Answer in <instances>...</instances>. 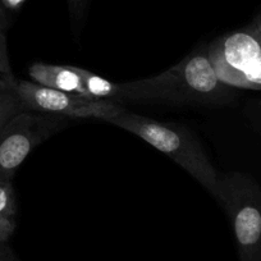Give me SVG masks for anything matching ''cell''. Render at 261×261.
<instances>
[{
    "mask_svg": "<svg viewBox=\"0 0 261 261\" xmlns=\"http://www.w3.org/2000/svg\"><path fill=\"white\" fill-rule=\"evenodd\" d=\"M233 97L232 87L219 80L207 45H204L160 74L117 84L114 102L215 107L232 101Z\"/></svg>",
    "mask_w": 261,
    "mask_h": 261,
    "instance_id": "1",
    "label": "cell"
},
{
    "mask_svg": "<svg viewBox=\"0 0 261 261\" xmlns=\"http://www.w3.org/2000/svg\"><path fill=\"white\" fill-rule=\"evenodd\" d=\"M105 122L136 135L154 146L183 168L210 195H214L220 172L215 169L199 140L187 128L177 123L144 117L125 108Z\"/></svg>",
    "mask_w": 261,
    "mask_h": 261,
    "instance_id": "2",
    "label": "cell"
},
{
    "mask_svg": "<svg viewBox=\"0 0 261 261\" xmlns=\"http://www.w3.org/2000/svg\"><path fill=\"white\" fill-rule=\"evenodd\" d=\"M229 218L240 261H261V187L242 172L219 173L213 195Z\"/></svg>",
    "mask_w": 261,
    "mask_h": 261,
    "instance_id": "3",
    "label": "cell"
},
{
    "mask_svg": "<svg viewBox=\"0 0 261 261\" xmlns=\"http://www.w3.org/2000/svg\"><path fill=\"white\" fill-rule=\"evenodd\" d=\"M207 53L223 84L261 91V40L250 27L217 37L207 45Z\"/></svg>",
    "mask_w": 261,
    "mask_h": 261,
    "instance_id": "4",
    "label": "cell"
},
{
    "mask_svg": "<svg viewBox=\"0 0 261 261\" xmlns=\"http://www.w3.org/2000/svg\"><path fill=\"white\" fill-rule=\"evenodd\" d=\"M68 125V118L22 110L0 129V179L13 180L26 158L39 145Z\"/></svg>",
    "mask_w": 261,
    "mask_h": 261,
    "instance_id": "5",
    "label": "cell"
},
{
    "mask_svg": "<svg viewBox=\"0 0 261 261\" xmlns=\"http://www.w3.org/2000/svg\"><path fill=\"white\" fill-rule=\"evenodd\" d=\"M14 89L23 110L31 112L62 115L65 118H97L105 122L123 109L122 105L109 100H99L50 89L31 80H16Z\"/></svg>",
    "mask_w": 261,
    "mask_h": 261,
    "instance_id": "6",
    "label": "cell"
},
{
    "mask_svg": "<svg viewBox=\"0 0 261 261\" xmlns=\"http://www.w3.org/2000/svg\"><path fill=\"white\" fill-rule=\"evenodd\" d=\"M29 77L32 82H36L41 86L86 96L81 76L73 65H57L36 62L30 65Z\"/></svg>",
    "mask_w": 261,
    "mask_h": 261,
    "instance_id": "7",
    "label": "cell"
},
{
    "mask_svg": "<svg viewBox=\"0 0 261 261\" xmlns=\"http://www.w3.org/2000/svg\"><path fill=\"white\" fill-rule=\"evenodd\" d=\"M76 68L81 76L86 96L99 100H109L114 102L115 95H117V84L102 79L85 68H80V67H76Z\"/></svg>",
    "mask_w": 261,
    "mask_h": 261,
    "instance_id": "8",
    "label": "cell"
},
{
    "mask_svg": "<svg viewBox=\"0 0 261 261\" xmlns=\"http://www.w3.org/2000/svg\"><path fill=\"white\" fill-rule=\"evenodd\" d=\"M16 77L0 80V129L16 114L23 110L21 101L17 96L14 84Z\"/></svg>",
    "mask_w": 261,
    "mask_h": 261,
    "instance_id": "9",
    "label": "cell"
},
{
    "mask_svg": "<svg viewBox=\"0 0 261 261\" xmlns=\"http://www.w3.org/2000/svg\"><path fill=\"white\" fill-rule=\"evenodd\" d=\"M17 215V199L12 180L0 179V219L14 220Z\"/></svg>",
    "mask_w": 261,
    "mask_h": 261,
    "instance_id": "10",
    "label": "cell"
},
{
    "mask_svg": "<svg viewBox=\"0 0 261 261\" xmlns=\"http://www.w3.org/2000/svg\"><path fill=\"white\" fill-rule=\"evenodd\" d=\"M12 77H14V74L9 60L7 35L6 32L0 31V80L12 79Z\"/></svg>",
    "mask_w": 261,
    "mask_h": 261,
    "instance_id": "11",
    "label": "cell"
},
{
    "mask_svg": "<svg viewBox=\"0 0 261 261\" xmlns=\"http://www.w3.org/2000/svg\"><path fill=\"white\" fill-rule=\"evenodd\" d=\"M67 3H68V9L72 21H73V23L77 27H81L82 22H84L85 17H86L90 0H67Z\"/></svg>",
    "mask_w": 261,
    "mask_h": 261,
    "instance_id": "12",
    "label": "cell"
},
{
    "mask_svg": "<svg viewBox=\"0 0 261 261\" xmlns=\"http://www.w3.org/2000/svg\"><path fill=\"white\" fill-rule=\"evenodd\" d=\"M16 227H17V222H14V220L0 219V241L8 242L9 238L13 236L14 230H16Z\"/></svg>",
    "mask_w": 261,
    "mask_h": 261,
    "instance_id": "13",
    "label": "cell"
},
{
    "mask_svg": "<svg viewBox=\"0 0 261 261\" xmlns=\"http://www.w3.org/2000/svg\"><path fill=\"white\" fill-rule=\"evenodd\" d=\"M0 261H19L16 253L8 246V242L0 241Z\"/></svg>",
    "mask_w": 261,
    "mask_h": 261,
    "instance_id": "14",
    "label": "cell"
},
{
    "mask_svg": "<svg viewBox=\"0 0 261 261\" xmlns=\"http://www.w3.org/2000/svg\"><path fill=\"white\" fill-rule=\"evenodd\" d=\"M9 12L4 7L3 2L0 0V31L7 32V29L9 26Z\"/></svg>",
    "mask_w": 261,
    "mask_h": 261,
    "instance_id": "15",
    "label": "cell"
},
{
    "mask_svg": "<svg viewBox=\"0 0 261 261\" xmlns=\"http://www.w3.org/2000/svg\"><path fill=\"white\" fill-rule=\"evenodd\" d=\"M8 12H17L22 8L26 0H2Z\"/></svg>",
    "mask_w": 261,
    "mask_h": 261,
    "instance_id": "16",
    "label": "cell"
},
{
    "mask_svg": "<svg viewBox=\"0 0 261 261\" xmlns=\"http://www.w3.org/2000/svg\"><path fill=\"white\" fill-rule=\"evenodd\" d=\"M248 27H250V29L257 35L258 39L261 40V12L253 18V21L248 24Z\"/></svg>",
    "mask_w": 261,
    "mask_h": 261,
    "instance_id": "17",
    "label": "cell"
},
{
    "mask_svg": "<svg viewBox=\"0 0 261 261\" xmlns=\"http://www.w3.org/2000/svg\"><path fill=\"white\" fill-rule=\"evenodd\" d=\"M258 114H260V119H261V105H260V109H258Z\"/></svg>",
    "mask_w": 261,
    "mask_h": 261,
    "instance_id": "18",
    "label": "cell"
}]
</instances>
